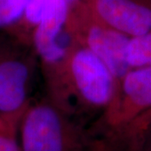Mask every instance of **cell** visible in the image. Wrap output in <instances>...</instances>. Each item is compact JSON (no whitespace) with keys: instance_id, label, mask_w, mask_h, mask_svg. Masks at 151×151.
I'll return each instance as SVG.
<instances>
[{"instance_id":"cell-1","label":"cell","mask_w":151,"mask_h":151,"mask_svg":"<svg viewBox=\"0 0 151 151\" xmlns=\"http://www.w3.org/2000/svg\"><path fill=\"white\" fill-rule=\"evenodd\" d=\"M22 151H81L82 142L74 125L47 102L29 103L19 126Z\"/></svg>"},{"instance_id":"cell-2","label":"cell","mask_w":151,"mask_h":151,"mask_svg":"<svg viewBox=\"0 0 151 151\" xmlns=\"http://www.w3.org/2000/svg\"><path fill=\"white\" fill-rule=\"evenodd\" d=\"M72 7L68 0H52L30 35V45L47 74L60 73L79 45L70 21Z\"/></svg>"},{"instance_id":"cell-3","label":"cell","mask_w":151,"mask_h":151,"mask_svg":"<svg viewBox=\"0 0 151 151\" xmlns=\"http://www.w3.org/2000/svg\"><path fill=\"white\" fill-rule=\"evenodd\" d=\"M29 45L0 31V115H22L28 107L34 60Z\"/></svg>"},{"instance_id":"cell-4","label":"cell","mask_w":151,"mask_h":151,"mask_svg":"<svg viewBox=\"0 0 151 151\" xmlns=\"http://www.w3.org/2000/svg\"><path fill=\"white\" fill-rule=\"evenodd\" d=\"M70 21L79 44L86 46L103 61L119 81L132 69L127 50L130 37L98 21L84 2L72 7Z\"/></svg>"},{"instance_id":"cell-5","label":"cell","mask_w":151,"mask_h":151,"mask_svg":"<svg viewBox=\"0 0 151 151\" xmlns=\"http://www.w3.org/2000/svg\"><path fill=\"white\" fill-rule=\"evenodd\" d=\"M61 76H66L77 96L94 108L109 109L118 91V81L108 66L86 46L77 45Z\"/></svg>"},{"instance_id":"cell-6","label":"cell","mask_w":151,"mask_h":151,"mask_svg":"<svg viewBox=\"0 0 151 151\" xmlns=\"http://www.w3.org/2000/svg\"><path fill=\"white\" fill-rule=\"evenodd\" d=\"M151 109V66L130 69L119 81L108 121L115 127L129 128Z\"/></svg>"},{"instance_id":"cell-7","label":"cell","mask_w":151,"mask_h":151,"mask_svg":"<svg viewBox=\"0 0 151 151\" xmlns=\"http://www.w3.org/2000/svg\"><path fill=\"white\" fill-rule=\"evenodd\" d=\"M84 3L98 21L129 37L151 29V0H86Z\"/></svg>"},{"instance_id":"cell-8","label":"cell","mask_w":151,"mask_h":151,"mask_svg":"<svg viewBox=\"0 0 151 151\" xmlns=\"http://www.w3.org/2000/svg\"><path fill=\"white\" fill-rule=\"evenodd\" d=\"M52 0H30L20 21L6 32L14 35L19 40L30 45L31 32L40 21L44 13ZM72 5H76L86 0H68Z\"/></svg>"},{"instance_id":"cell-9","label":"cell","mask_w":151,"mask_h":151,"mask_svg":"<svg viewBox=\"0 0 151 151\" xmlns=\"http://www.w3.org/2000/svg\"><path fill=\"white\" fill-rule=\"evenodd\" d=\"M127 56L131 68L151 66V29L130 38Z\"/></svg>"},{"instance_id":"cell-10","label":"cell","mask_w":151,"mask_h":151,"mask_svg":"<svg viewBox=\"0 0 151 151\" xmlns=\"http://www.w3.org/2000/svg\"><path fill=\"white\" fill-rule=\"evenodd\" d=\"M22 115H0V151H22L17 139Z\"/></svg>"},{"instance_id":"cell-11","label":"cell","mask_w":151,"mask_h":151,"mask_svg":"<svg viewBox=\"0 0 151 151\" xmlns=\"http://www.w3.org/2000/svg\"><path fill=\"white\" fill-rule=\"evenodd\" d=\"M30 0H0V31H7L20 21Z\"/></svg>"},{"instance_id":"cell-12","label":"cell","mask_w":151,"mask_h":151,"mask_svg":"<svg viewBox=\"0 0 151 151\" xmlns=\"http://www.w3.org/2000/svg\"><path fill=\"white\" fill-rule=\"evenodd\" d=\"M151 125V109L145 113L139 119H138L134 124H132L127 129L130 135L134 138L135 142L139 139L146 129Z\"/></svg>"},{"instance_id":"cell-13","label":"cell","mask_w":151,"mask_h":151,"mask_svg":"<svg viewBox=\"0 0 151 151\" xmlns=\"http://www.w3.org/2000/svg\"><path fill=\"white\" fill-rule=\"evenodd\" d=\"M141 151H151V125L137 142Z\"/></svg>"}]
</instances>
